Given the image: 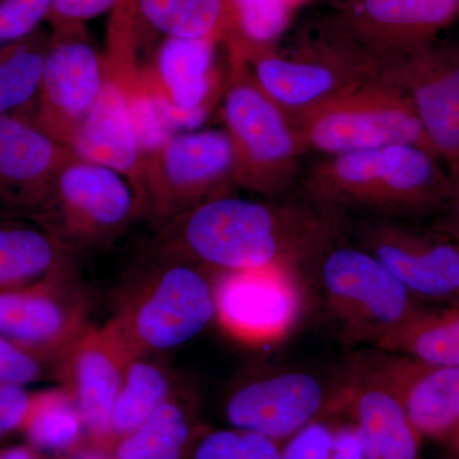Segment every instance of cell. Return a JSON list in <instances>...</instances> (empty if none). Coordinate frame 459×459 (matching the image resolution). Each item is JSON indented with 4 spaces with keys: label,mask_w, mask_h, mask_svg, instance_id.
<instances>
[{
    "label": "cell",
    "mask_w": 459,
    "mask_h": 459,
    "mask_svg": "<svg viewBox=\"0 0 459 459\" xmlns=\"http://www.w3.org/2000/svg\"><path fill=\"white\" fill-rule=\"evenodd\" d=\"M343 223L342 213L309 199L258 202L225 193L161 228V253L219 273L282 268L301 274Z\"/></svg>",
    "instance_id": "obj_1"
},
{
    "label": "cell",
    "mask_w": 459,
    "mask_h": 459,
    "mask_svg": "<svg viewBox=\"0 0 459 459\" xmlns=\"http://www.w3.org/2000/svg\"><path fill=\"white\" fill-rule=\"evenodd\" d=\"M307 198L342 213L407 220L446 210L452 179L430 151L412 144L329 156L304 179Z\"/></svg>",
    "instance_id": "obj_2"
},
{
    "label": "cell",
    "mask_w": 459,
    "mask_h": 459,
    "mask_svg": "<svg viewBox=\"0 0 459 459\" xmlns=\"http://www.w3.org/2000/svg\"><path fill=\"white\" fill-rule=\"evenodd\" d=\"M235 48L261 89L292 122L314 108L385 77L382 66L333 20L295 36L282 49L238 36Z\"/></svg>",
    "instance_id": "obj_3"
},
{
    "label": "cell",
    "mask_w": 459,
    "mask_h": 459,
    "mask_svg": "<svg viewBox=\"0 0 459 459\" xmlns=\"http://www.w3.org/2000/svg\"><path fill=\"white\" fill-rule=\"evenodd\" d=\"M229 48L222 117L234 151L235 184L276 201L291 188L305 152L294 122Z\"/></svg>",
    "instance_id": "obj_4"
},
{
    "label": "cell",
    "mask_w": 459,
    "mask_h": 459,
    "mask_svg": "<svg viewBox=\"0 0 459 459\" xmlns=\"http://www.w3.org/2000/svg\"><path fill=\"white\" fill-rule=\"evenodd\" d=\"M161 255L107 323L133 360L189 342L216 318L213 280L204 268Z\"/></svg>",
    "instance_id": "obj_5"
},
{
    "label": "cell",
    "mask_w": 459,
    "mask_h": 459,
    "mask_svg": "<svg viewBox=\"0 0 459 459\" xmlns=\"http://www.w3.org/2000/svg\"><path fill=\"white\" fill-rule=\"evenodd\" d=\"M313 267L325 307L344 343H377L419 312L415 296L361 246L344 243L342 230Z\"/></svg>",
    "instance_id": "obj_6"
},
{
    "label": "cell",
    "mask_w": 459,
    "mask_h": 459,
    "mask_svg": "<svg viewBox=\"0 0 459 459\" xmlns=\"http://www.w3.org/2000/svg\"><path fill=\"white\" fill-rule=\"evenodd\" d=\"M294 124L305 152L329 157L412 144L434 153L409 95L385 77L301 115Z\"/></svg>",
    "instance_id": "obj_7"
},
{
    "label": "cell",
    "mask_w": 459,
    "mask_h": 459,
    "mask_svg": "<svg viewBox=\"0 0 459 459\" xmlns=\"http://www.w3.org/2000/svg\"><path fill=\"white\" fill-rule=\"evenodd\" d=\"M232 183L234 151L225 131L172 134L146 157L141 213L161 229L229 193Z\"/></svg>",
    "instance_id": "obj_8"
},
{
    "label": "cell",
    "mask_w": 459,
    "mask_h": 459,
    "mask_svg": "<svg viewBox=\"0 0 459 459\" xmlns=\"http://www.w3.org/2000/svg\"><path fill=\"white\" fill-rule=\"evenodd\" d=\"M44 207L50 219L48 231L71 255L108 246L141 214L126 178L77 156L57 174Z\"/></svg>",
    "instance_id": "obj_9"
},
{
    "label": "cell",
    "mask_w": 459,
    "mask_h": 459,
    "mask_svg": "<svg viewBox=\"0 0 459 459\" xmlns=\"http://www.w3.org/2000/svg\"><path fill=\"white\" fill-rule=\"evenodd\" d=\"M213 281L216 318L232 337L270 344L289 336L304 307L301 274L282 268L220 272Z\"/></svg>",
    "instance_id": "obj_10"
},
{
    "label": "cell",
    "mask_w": 459,
    "mask_h": 459,
    "mask_svg": "<svg viewBox=\"0 0 459 459\" xmlns=\"http://www.w3.org/2000/svg\"><path fill=\"white\" fill-rule=\"evenodd\" d=\"M105 81V56L87 38L83 26L51 33L32 119L71 148Z\"/></svg>",
    "instance_id": "obj_11"
},
{
    "label": "cell",
    "mask_w": 459,
    "mask_h": 459,
    "mask_svg": "<svg viewBox=\"0 0 459 459\" xmlns=\"http://www.w3.org/2000/svg\"><path fill=\"white\" fill-rule=\"evenodd\" d=\"M459 14V0H350L332 18L379 63L385 75L437 42Z\"/></svg>",
    "instance_id": "obj_12"
},
{
    "label": "cell",
    "mask_w": 459,
    "mask_h": 459,
    "mask_svg": "<svg viewBox=\"0 0 459 459\" xmlns=\"http://www.w3.org/2000/svg\"><path fill=\"white\" fill-rule=\"evenodd\" d=\"M360 246L383 263L415 298L459 303V243L407 221L368 219L359 222Z\"/></svg>",
    "instance_id": "obj_13"
},
{
    "label": "cell",
    "mask_w": 459,
    "mask_h": 459,
    "mask_svg": "<svg viewBox=\"0 0 459 459\" xmlns=\"http://www.w3.org/2000/svg\"><path fill=\"white\" fill-rule=\"evenodd\" d=\"M87 314V296L69 264L39 289L0 292V336L60 358L91 328Z\"/></svg>",
    "instance_id": "obj_14"
},
{
    "label": "cell",
    "mask_w": 459,
    "mask_h": 459,
    "mask_svg": "<svg viewBox=\"0 0 459 459\" xmlns=\"http://www.w3.org/2000/svg\"><path fill=\"white\" fill-rule=\"evenodd\" d=\"M340 385L329 388L309 371H276L238 385L230 395L226 416L241 433L272 440L292 437L316 421L329 402L340 400V394L332 397L329 392Z\"/></svg>",
    "instance_id": "obj_15"
},
{
    "label": "cell",
    "mask_w": 459,
    "mask_h": 459,
    "mask_svg": "<svg viewBox=\"0 0 459 459\" xmlns=\"http://www.w3.org/2000/svg\"><path fill=\"white\" fill-rule=\"evenodd\" d=\"M409 95L435 156L459 166V47L439 45L402 60L385 75Z\"/></svg>",
    "instance_id": "obj_16"
},
{
    "label": "cell",
    "mask_w": 459,
    "mask_h": 459,
    "mask_svg": "<svg viewBox=\"0 0 459 459\" xmlns=\"http://www.w3.org/2000/svg\"><path fill=\"white\" fill-rule=\"evenodd\" d=\"M214 42L166 38L141 71L148 93L175 126H197L225 90L214 69Z\"/></svg>",
    "instance_id": "obj_17"
},
{
    "label": "cell",
    "mask_w": 459,
    "mask_h": 459,
    "mask_svg": "<svg viewBox=\"0 0 459 459\" xmlns=\"http://www.w3.org/2000/svg\"><path fill=\"white\" fill-rule=\"evenodd\" d=\"M358 361L397 398L418 433L442 434L459 424V367H437L382 350Z\"/></svg>",
    "instance_id": "obj_18"
},
{
    "label": "cell",
    "mask_w": 459,
    "mask_h": 459,
    "mask_svg": "<svg viewBox=\"0 0 459 459\" xmlns=\"http://www.w3.org/2000/svg\"><path fill=\"white\" fill-rule=\"evenodd\" d=\"M63 388L92 433H111L115 401L133 360L108 325L91 327L59 358Z\"/></svg>",
    "instance_id": "obj_19"
},
{
    "label": "cell",
    "mask_w": 459,
    "mask_h": 459,
    "mask_svg": "<svg viewBox=\"0 0 459 459\" xmlns=\"http://www.w3.org/2000/svg\"><path fill=\"white\" fill-rule=\"evenodd\" d=\"M74 151L23 113L0 115V199L45 205Z\"/></svg>",
    "instance_id": "obj_20"
},
{
    "label": "cell",
    "mask_w": 459,
    "mask_h": 459,
    "mask_svg": "<svg viewBox=\"0 0 459 459\" xmlns=\"http://www.w3.org/2000/svg\"><path fill=\"white\" fill-rule=\"evenodd\" d=\"M74 155L117 171L131 183L140 205L146 152L135 128L122 83L108 74L95 102L71 143Z\"/></svg>",
    "instance_id": "obj_21"
},
{
    "label": "cell",
    "mask_w": 459,
    "mask_h": 459,
    "mask_svg": "<svg viewBox=\"0 0 459 459\" xmlns=\"http://www.w3.org/2000/svg\"><path fill=\"white\" fill-rule=\"evenodd\" d=\"M340 400L355 413L365 459H418V431L403 407L358 361L341 383Z\"/></svg>",
    "instance_id": "obj_22"
},
{
    "label": "cell",
    "mask_w": 459,
    "mask_h": 459,
    "mask_svg": "<svg viewBox=\"0 0 459 459\" xmlns=\"http://www.w3.org/2000/svg\"><path fill=\"white\" fill-rule=\"evenodd\" d=\"M137 20L166 38L219 44L238 35L232 0H131Z\"/></svg>",
    "instance_id": "obj_23"
},
{
    "label": "cell",
    "mask_w": 459,
    "mask_h": 459,
    "mask_svg": "<svg viewBox=\"0 0 459 459\" xmlns=\"http://www.w3.org/2000/svg\"><path fill=\"white\" fill-rule=\"evenodd\" d=\"M376 349L437 367H459V307L437 313L420 309Z\"/></svg>",
    "instance_id": "obj_24"
},
{
    "label": "cell",
    "mask_w": 459,
    "mask_h": 459,
    "mask_svg": "<svg viewBox=\"0 0 459 459\" xmlns=\"http://www.w3.org/2000/svg\"><path fill=\"white\" fill-rule=\"evenodd\" d=\"M71 256L49 231L0 228V289L47 279L72 264Z\"/></svg>",
    "instance_id": "obj_25"
},
{
    "label": "cell",
    "mask_w": 459,
    "mask_h": 459,
    "mask_svg": "<svg viewBox=\"0 0 459 459\" xmlns=\"http://www.w3.org/2000/svg\"><path fill=\"white\" fill-rule=\"evenodd\" d=\"M171 391L168 373L147 356L129 362L115 401L111 431L123 437L132 433L168 400Z\"/></svg>",
    "instance_id": "obj_26"
},
{
    "label": "cell",
    "mask_w": 459,
    "mask_h": 459,
    "mask_svg": "<svg viewBox=\"0 0 459 459\" xmlns=\"http://www.w3.org/2000/svg\"><path fill=\"white\" fill-rule=\"evenodd\" d=\"M49 41L33 33L0 47V115L18 114L38 98Z\"/></svg>",
    "instance_id": "obj_27"
},
{
    "label": "cell",
    "mask_w": 459,
    "mask_h": 459,
    "mask_svg": "<svg viewBox=\"0 0 459 459\" xmlns=\"http://www.w3.org/2000/svg\"><path fill=\"white\" fill-rule=\"evenodd\" d=\"M189 439V424L177 401L162 402L117 448V459H180Z\"/></svg>",
    "instance_id": "obj_28"
},
{
    "label": "cell",
    "mask_w": 459,
    "mask_h": 459,
    "mask_svg": "<svg viewBox=\"0 0 459 459\" xmlns=\"http://www.w3.org/2000/svg\"><path fill=\"white\" fill-rule=\"evenodd\" d=\"M32 409L29 434L36 446L49 451H62L77 442L84 422L65 388L62 386L45 394Z\"/></svg>",
    "instance_id": "obj_29"
},
{
    "label": "cell",
    "mask_w": 459,
    "mask_h": 459,
    "mask_svg": "<svg viewBox=\"0 0 459 459\" xmlns=\"http://www.w3.org/2000/svg\"><path fill=\"white\" fill-rule=\"evenodd\" d=\"M237 9L238 35L255 45H273L285 31L299 0H232Z\"/></svg>",
    "instance_id": "obj_30"
},
{
    "label": "cell",
    "mask_w": 459,
    "mask_h": 459,
    "mask_svg": "<svg viewBox=\"0 0 459 459\" xmlns=\"http://www.w3.org/2000/svg\"><path fill=\"white\" fill-rule=\"evenodd\" d=\"M51 5L53 0H0V47L33 35Z\"/></svg>",
    "instance_id": "obj_31"
},
{
    "label": "cell",
    "mask_w": 459,
    "mask_h": 459,
    "mask_svg": "<svg viewBox=\"0 0 459 459\" xmlns=\"http://www.w3.org/2000/svg\"><path fill=\"white\" fill-rule=\"evenodd\" d=\"M124 0H53L48 16L53 32L82 27L92 18L119 7Z\"/></svg>",
    "instance_id": "obj_32"
},
{
    "label": "cell",
    "mask_w": 459,
    "mask_h": 459,
    "mask_svg": "<svg viewBox=\"0 0 459 459\" xmlns=\"http://www.w3.org/2000/svg\"><path fill=\"white\" fill-rule=\"evenodd\" d=\"M41 365L31 355L0 336V385H20L31 383L40 377Z\"/></svg>",
    "instance_id": "obj_33"
},
{
    "label": "cell",
    "mask_w": 459,
    "mask_h": 459,
    "mask_svg": "<svg viewBox=\"0 0 459 459\" xmlns=\"http://www.w3.org/2000/svg\"><path fill=\"white\" fill-rule=\"evenodd\" d=\"M333 430L320 421H313L292 435L282 459H329Z\"/></svg>",
    "instance_id": "obj_34"
},
{
    "label": "cell",
    "mask_w": 459,
    "mask_h": 459,
    "mask_svg": "<svg viewBox=\"0 0 459 459\" xmlns=\"http://www.w3.org/2000/svg\"><path fill=\"white\" fill-rule=\"evenodd\" d=\"M31 409V400L20 385H0V434L22 424Z\"/></svg>",
    "instance_id": "obj_35"
},
{
    "label": "cell",
    "mask_w": 459,
    "mask_h": 459,
    "mask_svg": "<svg viewBox=\"0 0 459 459\" xmlns=\"http://www.w3.org/2000/svg\"><path fill=\"white\" fill-rule=\"evenodd\" d=\"M240 433L214 431L199 443L195 459H238Z\"/></svg>",
    "instance_id": "obj_36"
},
{
    "label": "cell",
    "mask_w": 459,
    "mask_h": 459,
    "mask_svg": "<svg viewBox=\"0 0 459 459\" xmlns=\"http://www.w3.org/2000/svg\"><path fill=\"white\" fill-rule=\"evenodd\" d=\"M329 459H365L360 435L356 425L333 431Z\"/></svg>",
    "instance_id": "obj_37"
},
{
    "label": "cell",
    "mask_w": 459,
    "mask_h": 459,
    "mask_svg": "<svg viewBox=\"0 0 459 459\" xmlns=\"http://www.w3.org/2000/svg\"><path fill=\"white\" fill-rule=\"evenodd\" d=\"M238 459H282V453L270 437L255 433H240Z\"/></svg>",
    "instance_id": "obj_38"
},
{
    "label": "cell",
    "mask_w": 459,
    "mask_h": 459,
    "mask_svg": "<svg viewBox=\"0 0 459 459\" xmlns=\"http://www.w3.org/2000/svg\"><path fill=\"white\" fill-rule=\"evenodd\" d=\"M449 175L452 179V195L446 207L448 221H446V232L459 243V166L455 170L449 171Z\"/></svg>",
    "instance_id": "obj_39"
},
{
    "label": "cell",
    "mask_w": 459,
    "mask_h": 459,
    "mask_svg": "<svg viewBox=\"0 0 459 459\" xmlns=\"http://www.w3.org/2000/svg\"><path fill=\"white\" fill-rule=\"evenodd\" d=\"M0 459H35L32 457L31 453L22 448L9 449V451L3 453Z\"/></svg>",
    "instance_id": "obj_40"
},
{
    "label": "cell",
    "mask_w": 459,
    "mask_h": 459,
    "mask_svg": "<svg viewBox=\"0 0 459 459\" xmlns=\"http://www.w3.org/2000/svg\"><path fill=\"white\" fill-rule=\"evenodd\" d=\"M72 459H108L105 455H100V453L95 452H86L82 453V455H77V457Z\"/></svg>",
    "instance_id": "obj_41"
}]
</instances>
